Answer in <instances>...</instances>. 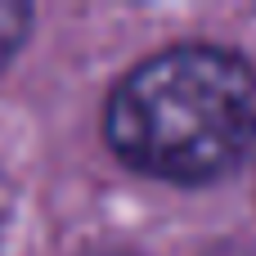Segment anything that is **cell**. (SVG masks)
Here are the masks:
<instances>
[{"label":"cell","mask_w":256,"mask_h":256,"mask_svg":"<svg viewBox=\"0 0 256 256\" xmlns=\"http://www.w3.org/2000/svg\"><path fill=\"white\" fill-rule=\"evenodd\" d=\"M104 140L130 171L207 184L256 144V68L207 40L158 50L112 86Z\"/></svg>","instance_id":"6da1fadb"},{"label":"cell","mask_w":256,"mask_h":256,"mask_svg":"<svg viewBox=\"0 0 256 256\" xmlns=\"http://www.w3.org/2000/svg\"><path fill=\"white\" fill-rule=\"evenodd\" d=\"M27 27H32V9L27 4H14V0H0V68L27 40Z\"/></svg>","instance_id":"7a4b0ae2"}]
</instances>
